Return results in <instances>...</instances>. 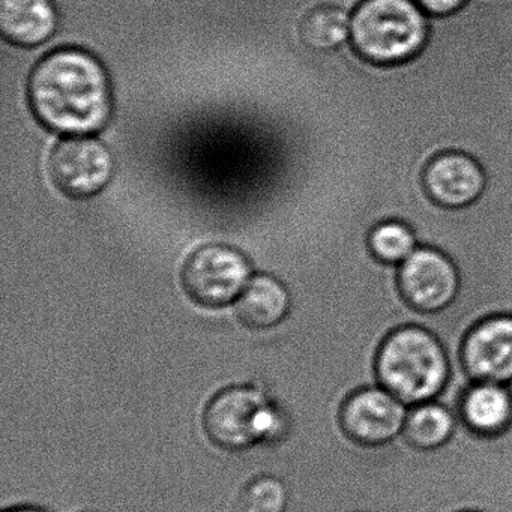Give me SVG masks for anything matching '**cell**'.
Segmentation results:
<instances>
[{"label":"cell","instance_id":"cell-1","mask_svg":"<svg viewBox=\"0 0 512 512\" xmlns=\"http://www.w3.org/2000/svg\"><path fill=\"white\" fill-rule=\"evenodd\" d=\"M28 101L35 119L62 136H92L112 121L109 73L97 56L79 47L53 50L35 65Z\"/></svg>","mask_w":512,"mask_h":512},{"label":"cell","instance_id":"cell-2","mask_svg":"<svg viewBox=\"0 0 512 512\" xmlns=\"http://www.w3.org/2000/svg\"><path fill=\"white\" fill-rule=\"evenodd\" d=\"M202 431L220 451L239 454L274 448L292 436V415L256 382L232 383L218 389L202 410Z\"/></svg>","mask_w":512,"mask_h":512},{"label":"cell","instance_id":"cell-3","mask_svg":"<svg viewBox=\"0 0 512 512\" xmlns=\"http://www.w3.org/2000/svg\"><path fill=\"white\" fill-rule=\"evenodd\" d=\"M376 370L380 386L407 406H415L443 394L451 377V362L433 332L403 326L383 341Z\"/></svg>","mask_w":512,"mask_h":512},{"label":"cell","instance_id":"cell-4","mask_svg":"<svg viewBox=\"0 0 512 512\" xmlns=\"http://www.w3.org/2000/svg\"><path fill=\"white\" fill-rule=\"evenodd\" d=\"M428 38V14L415 0H362L352 14L350 43L380 65L415 58Z\"/></svg>","mask_w":512,"mask_h":512},{"label":"cell","instance_id":"cell-5","mask_svg":"<svg viewBox=\"0 0 512 512\" xmlns=\"http://www.w3.org/2000/svg\"><path fill=\"white\" fill-rule=\"evenodd\" d=\"M188 298L208 310L235 305L253 278L250 260L236 248L209 244L197 248L182 268Z\"/></svg>","mask_w":512,"mask_h":512},{"label":"cell","instance_id":"cell-6","mask_svg":"<svg viewBox=\"0 0 512 512\" xmlns=\"http://www.w3.org/2000/svg\"><path fill=\"white\" fill-rule=\"evenodd\" d=\"M112 151L92 137H68L50 154L53 184L71 199H89L104 190L115 175Z\"/></svg>","mask_w":512,"mask_h":512},{"label":"cell","instance_id":"cell-7","mask_svg":"<svg viewBox=\"0 0 512 512\" xmlns=\"http://www.w3.org/2000/svg\"><path fill=\"white\" fill-rule=\"evenodd\" d=\"M398 281L406 301L425 313L445 310L460 290L457 266L442 251L431 247L416 248L398 265Z\"/></svg>","mask_w":512,"mask_h":512},{"label":"cell","instance_id":"cell-8","mask_svg":"<svg viewBox=\"0 0 512 512\" xmlns=\"http://www.w3.org/2000/svg\"><path fill=\"white\" fill-rule=\"evenodd\" d=\"M409 406L383 386L374 385L352 392L340 410L344 431L367 445H382L404 431Z\"/></svg>","mask_w":512,"mask_h":512},{"label":"cell","instance_id":"cell-9","mask_svg":"<svg viewBox=\"0 0 512 512\" xmlns=\"http://www.w3.org/2000/svg\"><path fill=\"white\" fill-rule=\"evenodd\" d=\"M463 367L472 382L512 383V316L487 317L463 344Z\"/></svg>","mask_w":512,"mask_h":512},{"label":"cell","instance_id":"cell-10","mask_svg":"<svg viewBox=\"0 0 512 512\" xmlns=\"http://www.w3.org/2000/svg\"><path fill=\"white\" fill-rule=\"evenodd\" d=\"M425 187L439 205L464 208L481 197L485 188L484 170L469 155L446 152L428 166Z\"/></svg>","mask_w":512,"mask_h":512},{"label":"cell","instance_id":"cell-11","mask_svg":"<svg viewBox=\"0 0 512 512\" xmlns=\"http://www.w3.org/2000/svg\"><path fill=\"white\" fill-rule=\"evenodd\" d=\"M58 25L53 0H0V34L13 46H43L56 34Z\"/></svg>","mask_w":512,"mask_h":512},{"label":"cell","instance_id":"cell-12","mask_svg":"<svg viewBox=\"0 0 512 512\" xmlns=\"http://www.w3.org/2000/svg\"><path fill=\"white\" fill-rule=\"evenodd\" d=\"M233 308L236 319L248 331H271L290 316L292 296L278 278L256 275L251 278Z\"/></svg>","mask_w":512,"mask_h":512},{"label":"cell","instance_id":"cell-13","mask_svg":"<svg viewBox=\"0 0 512 512\" xmlns=\"http://www.w3.org/2000/svg\"><path fill=\"white\" fill-rule=\"evenodd\" d=\"M458 412L475 433H503L512 424V385L488 380L472 382L461 397Z\"/></svg>","mask_w":512,"mask_h":512},{"label":"cell","instance_id":"cell-14","mask_svg":"<svg viewBox=\"0 0 512 512\" xmlns=\"http://www.w3.org/2000/svg\"><path fill=\"white\" fill-rule=\"evenodd\" d=\"M352 14L349 8L322 2L304 14L299 23V38L313 53H329L350 43Z\"/></svg>","mask_w":512,"mask_h":512},{"label":"cell","instance_id":"cell-15","mask_svg":"<svg viewBox=\"0 0 512 512\" xmlns=\"http://www.w3.org/2000/svg\"><path fill=\"white\" fill-rule=\"evenodd\" d=\"M458 416L439 400L409 406L403 436L421 449H436L445 445L457 430Z\"/></svg>","mask_w":512,"mask_h":512},{"label":"cell","instance_id":"cell-16","mask_svg":"<svg viewBox=\"0 0 512 512\" xmlns=\"http://www.w3.org/2000/svg\"><path fill=\"white\" fill-rule=\"evenodd\" d=\"M290 491L286 482L271 473L253 476L236 499L235 512H287Z\"/></svg>","mask_w":512,"mask_h":512},{"label":"cell","instance_id":"cell-17","mask_svg":"<svg viewBox=\"0 0 512 512\" xmlns=\"http://www.w3.org/2000/svg\"><path fill=\"white\" fill-rule=\"evenodd\" d=\"M370 247L380 262L401 265L421 245L415 232L406 223L385 221L371 233Z\"/></svg>","mask_w":512,"mask_h":512},{"label":"cell","instance_id":"cell-18","mask_svg":"<svg viewBox=\"0 0 512 512\" xmlns=\"http://www.w3.org/2000/svg\"><path fill=\"white\" fill-rule=\"evenodd\" d=\"M428 16H448L460 10L467 0H415Z\"/></svg>","mask_w":512,"mask_h":512},{"label":"cell","instance_id":"cell-19","mask_svg":"<svg viewBox=\"0 0 512 512\" xmlns=\"http://www.w3.org/2000/svg\"><path fill=\"white\" fill-rule=\"evenodd\" d=\"M4 512H50L47 509L41 508V506L35 505H16L11 508L5 509Z\"/></svg>","mask_w":512,"mask_h":512}]
</instances>
